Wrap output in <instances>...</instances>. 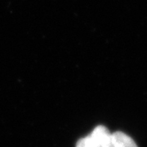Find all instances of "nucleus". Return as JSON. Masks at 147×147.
Here are the masks:
<instances>
[{
    "instance_id": "nucleus-2",
    "label": "nucleus",
    "mask_w": 147,
    "mask_h": 147,
    "mask_svg": "<svg viewBox=\"0 0 147 147\" xmlns=\"http://www.w3.org/2000/svg\"><path fill=\"white\" fill-rule=\"evenodd\" d=\"M106 147H138L134 139L121 131L110 134Z\"/></svg>"
},
{
    "instance_id": "nucleus-1",
    "label": "nucleus",
    "mask_w": 147,
    "mask_h": 147,
    "mask_svg": "<svg viewBox=\"0 0 147 147\" xmlns=\"http://www.w3.org/2000/svg\"><path fill=\"white\" fill-rule=\"evenodd\" d=\"M110 134L111 132L107 127L98 125L89 136L81 138L77 142L76 147H106Z\"/></svg>"
}]
</instances>
